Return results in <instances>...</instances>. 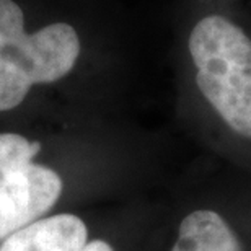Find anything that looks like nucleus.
Wrapping results in <instances>:
<instances>
[{
  "instance_id": "nucleus-1",
  "label": "nucleus",
  "mask_w": 251,
  "mask_h": 251,
  "mask_svg": "<svg viewBox=\"0 0 251 251\" xmlns=\"http://www.w3.org/2000/svg\"><path fill=\"white\" fill-rule=\"evenodd\" d=\"M170 59L196 111L251 147V3L173 0Z\"/></svg>"
},
{
  "instance_id": "nucleus-2",
  "label": "nucleus",
  "mask_w": 251,
  "mask_h": 251,
  "mask_svg": "<svg viewBox=\"0 0 251 251\" xmlns=\"http://www.w3.org/2000/svg\"><path fill=\"white\" fill-rule=\"evenodd\" d=\"M25 17L13 0H0V61L26 75L31 85L67 78L82 61L87 44L72 22H54L25 33Z\"/></svg>"
},
{
  "instance_id": "nucleus-3",
  "label": "nucleus",
  "mask_w": 251,
  "mask_h": 251,
  "mask_svg": "<svg viewBox=\"0 0 251 251\" xmlns=\"http://www.w3.org/2000/svg\"><path fill=\"white\" fill-rule=\"evenodd\" d=\"M62 179L33 162L0 168V240L36 222L57 202Z\"/></svg>"
},
{
  "instance_id": "nucleus-4",
  "label": "nucleus",
  "mask_w": 251,
  "mask_h": 251,
  "mask_svg": "<svg viewBox=\"0 0 251 251\" xmlns=\"http://www.w3.org/2000/svg\"><path fill=\"white\" fill-rule=\"evenodd\" d=\"M0 251H114L103 240L88 242V230L82 219L59 214L36 220L10 235Z\"/></svg>"
},
{
  "instance_id": "nucleus-5",
  "label": "nucleus",
  "mask_w": 251,
  "mask_h": 251,
  "mask_svg": "<svg viewBox=\"0 0 251 251\" xmlns=\"http://www.w3.org/2000/svg\"><path fill=\"white\" fill-rule=\"evenodd\" d=\"M172 251H242V247L222 215L199 209L181 220Z\"/></svg>"
},
{
  "instance_id": "nucleus-6",
  "label": "nucleus",
  "mask_w": 251,
  "mask_h": 251,
  "mask_svg": "<svg viewBox=\"0 0 251 251\" xmlns=\"http://www.w3.org/2000/svg\"><path fill=\"white\" fill-rule=\"evenodd\" d=\"M33 85L22 70L0 61V111L18 106Z\"/></svg>"
}]
</instances>
